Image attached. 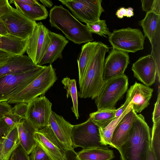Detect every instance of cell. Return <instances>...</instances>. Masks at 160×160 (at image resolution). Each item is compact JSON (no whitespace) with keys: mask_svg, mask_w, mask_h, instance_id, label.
<instances>
[{"mask_svg":"<svg viewBox=\"0 0 160 160\" xmlns=\"http://www.w3.org/2000/svg\"><path fill=\"white\" fill-rule=\"evenodd\" d=\"M151 138L150 129L144 117L137 114L127 140L118 149L121 160H147Z\"/></svg>","mask_w":160,"mask_h":160,"instance_id":"1","label":"cell"},{"mask_svg":"<svg viewBox=\"0 0 160 160\" xmlns=\"http://www.w3.org/2000/svg\"><path fill=\"white\" fill-rule=\"evenodd\" d=\"M49 16L51 26L61 31L66 38L74 43L81 44L94 40L87 25L80 22L62 5L54 6Z\"/></svg>","mask_w":160,"mask_h":160,"instance_id":"2","label":"cell"},{"mask_svg":"<svg viewBox=\"0 0 160 160\" xmlns=\"http://www.w3.org/2000/svg\"><path fill=\"white\" fill-rule=\"evenodd\" d=\"M109 48L98 42L91 56L86 73L78 93L82 98L94 99L98 94L104 82L103 73L105 55Z\"/></svg>","mask_w":160,"mask_h":160,"instance_id":"3","label":"cell"},{"mask_svg":"<svg viewBox=\"0 0 160 160\" xmlns=\"http://www.w3.org/2000/svg\"><path fill=\"white\" fill-rule=\"evenodd\" d=\"M57 79L55 69L52 64H49L28 86L7 102L10 103H28L39 96L44 95Z\"/></svg>","mask_w":160,"mask_h":160,"instance_id":"4","label":"cell"},{"mask_svg":"<svg viewBox=\"0 0 160 160\" xmlns=\"http://www.w3.org/2000/svg\"><path fill=\"white\" fill-rule=\"evenodd\" d=\"M128 85V78L124 74L105 81L95 98L98 110L115 108L117 102L127 91Z\"/></svg>","mask_w":160,"mask_h":160,"instance_id":"5","label":"cell"},{"mask_svg":"<svg viewBox=\"0 0 160 160\" xmlns=\"http://www.w3.org/2000/svg\"><path fill=\"white\" fill-rule=\"evenodd\" d=\"M41 66L23 73L6 75L0 78V102H8L25 88L46 68Z\"/></svg>","mask_w":160,"mask_h":160,"instance_id":"6","label":"cell"},{"mask_svg":"<svg viewBox=\"0 0 160 160\" xmlns=\"http://www.w3.org/2000/svg\"><path fill=\"white\" fill-rule=\"evenodd\" d=\"M145 37L140 29L128 27L113 30L108 36V41L113 48L135 52L143 49Z\"/></svg>","mask_w":160,"mask_h":160,"instance_id":"7","label":"cell"},{"mask_svg":"<svg viewBox=\"0 0 160 160\" xmlns=\"http://www.w3.org/2000/svg\"><path fill=\"white\" fill-rule=\"evenodd\" d=\"M71 11L79 21L90 24L100 20L105 11L101 6L102 0H59Z\"/></svg>","mask_w":160,"mask_h":160,"instance_id":"8","label":"cell"},{"mask_svg":"<svg viewBox=\"0 0 160 160\" xmlns=\"http://www.w3.org/2000/svg\"><path fill=\"white\" fill-rule=\"evenodd\" d=\"M0 20L4 24L8 34L23 39H27L37 24L12 6L9 11Z\"/></svg>","mask_w":160,"mask_h":160,"instance_id":"9","label":"cell"},{"mask_svg":"<svg viewBox=\"0 0 160 160\" xmlns=\"http://www.w3.org/2000/svg\"><path fill=\"white\" fill-rule=\"evenodd\" d=\"M73 148L82 149L105 146L100 142L99 128L89 117L85 122L73 125L72 132Z\"/></svg>","mask_w":160,"mask_h":160,"instance_id":"10","label":"cell"},{"mask_svg":"<svg viewBox=\"0 0 160 160\" xmlns=\"http://www.w3.org/2000/svg\"><path fill=\"white\" fill-rule=\"evenodd\" d=\"M126 100L120 108L117 110L115 118L120 117L129 104L137 113H140L149 104L153 89L149 87L136 82L127 90Z\"/></svg>","mask_w":160,"mask_h":160,"instance_id":"11","label":"cell"},{"mask_svg":"<svg viewBox=\"0 0 160 160\" xmlns=\"http://www.w3.org/2000/svg\"><path fill=\"white\" fill-rule=\"evenodd\" d=\"M49 31L42 22H38L28 38L26 52L36 64L40 62L50 43Z\"/></svg>","mask_w":160,"mask_h":160,"instance_id":"12","label":"cell"},{"mask_svg":"<svg viewBox=\"0 0 160 160\" xmlns=\"http://www.w3.org/2000/svg\"><path fill=\"white\" fill-rule=\"evenodd\" d=\"M28 103L26 118L37 130L49 125L52 103L44 96L38 97Z\"/></svg>","mask_w":160,"mask_h":160,"instance_id":"13","label":"cell"},{"mask_svg":"<svg viewBox=\"0 0 160 160\" xmlns=\"http://www.w3.org/2000/svg\"><path fill=\"white\" fill-rule=\"evenodd\" d=\"M34 138L37 145L41 148L52 160H64L65 150L50 126L37 130Z\"/></svg>","mask_w":160,"mask_h":160,"instance_id":"14","label":"cell"},{"mask_svg":"<svg viewBox=\"0 0 160 160\" xmlns=\"http://www.w3.org/2000/svg\"><path fill=\"white\" fill-rule=\"evenodd\" d=\"M129 62L128 53L112 48L105 60L102 76L103 80L124 74Z\"/></svg>","mask_w":160,"mask_h":160,"instance_id":"15","label":"cell"},{"mask_svg":"<svg viewBox=\"0 0 160 160\" xmlns=\"http://www.w3.org/2000/svg\"><path fill=\"white\" fill-rule=\"evenodd\" d=\"M132 69L134 76L144 85L149 87L155 82L157 68L152 54L140 58L133 64Z\"/></svg>","mask_w":160,"mask_h":160,"instance_id":"16","label":"cell"},{"mask_svg":"<svg viewBox=\"0 0 160 160\" xmlns=\"http://www.w3.org/2000/svg\"><path fill=\"white\" fill-rule=\"evenodd\" d=\"M49 125L65 150L74 149L71 138L73 125L52 111Z\"/></svg>","mask_w":160,"mask_h":160,"instance_id":"17","label":"cell"},{"mask_svg":"<svg viewBox=\"0 0 160 160\" xmlns=\"http://www.w3.org/2000/svg\"><path fill=\"white\" fill-rule=\"evenodd\" d=\"M40 66L35 64L26 55H13L0 65V78L6 75L23 73Z\"/></svg>","mask_w":160,"mask_h":160,"instance_id":"18","label":"cell"},{"mask_svg":"<svg viewBox=\"0 0 160 160\" xmlns=\"http://www.w3.org/2000/svg\"><path fill=\"white\" fill-rule=\"evenodd\" d=\"M50 41L45 53L38 65L52 64L58 58H62V52L68 43L66 38L59 34L49 31Z\"/></svg>","mask_w":160,"mask_h":160,"instance_id":"19","label":"cell"},{"mask_svg":"<svg viewBox=\"0 0 160 160\" xmlns=\"http://www.w3.org/2000/svg\"><path fill=\"white\" fill-rule=\"evenodd\" d=\"M137 114L132 108L122 118L113 132L111 147L118 149L127 141Z\"/></svg>","mask_w":160,"mask_h":160,"instance_id":"20","label":"cell"},{"mask_svg":"<svg viewBox=\"0 0 160 160\" xmlns=\"http://www.w3.org/2000/svg\"><path fill=\"white\" fill-rule=\"evenodd\" d=\"M17 127L19 143L29 155L37 145L34 136L37 130L26 118L22 119Z\"/></svg>","mask_w":160,"mask_h":160,"instance_id":"21","label":"cell"},{"mask_svg":"<svg viewBox=\"0 0 160 160\" xmlns=\"http://www.w3.org/2000/svg\"><path fill=\"white\" fill-rule=\"evenodd\" d=\"M9 3H13L16 9L25 16L32 21L46 19L48 12L46 8L39 2L34 5H29L19 0H11Z\"/></svg>","mask_w":160,"mask_h":160,"instance_id":"22","label":"cell"},{"mask_svg":"<svg viewBox=\"0 0 160 160\" xmlns=\"http://www.w3.org/2000/svg\"><path fill=\"white\" fill-rule=\"evenodd\" d=\"M28 39L23 40L9 34L0 35V50L13 55H23Z\"/></svg>","mask_w":160,"mask_h":160,"instance_id":"23","label":"cell"},{"mask_svg":"<svg viewBox=\"0 0 160 160\" xmlns=\"http://www.w3.org/2000/svg\"><path fill=\"white\" fill-rule=\"evenodd\" d=\"M160 15L150 12H146L144 19L139 22L143 29L145 37L152 45L156 33L159 30Z\"/></svg>","mask_w":160,"mask_h":160,"instance_id":"24","label":"cell"},{"mask_svg":"<svg viewBox=\"0 0 160 160\" xmlns=\"http://www.w3.org/2000/svg\"><path fill=\"white\" fill-rule=\"evenodd\" d=\"M97 42L96 41L89 42L82 47L77 59L79 86L81 85L85 77L91 56Z\"/></svg>","mask_w":160,"mask_h":160,"instance_id":"25","label":"cell"},{"mask_svg":"<svg viewBox=\"0 0 160 160\" xmlns=\"http://www.w3.org/2000/svg\"><path fill=\"white\" fill-rule=\"evenodd\" d=\"M106 146L82 149L77 153L80 160H111L115 156Z\"/></svg>","mask_w":160,"mask_h":160,"instance_id":"26","label":"cell"},{"mask_svg":"<svg viewBox=\"0 0 160 160\" xmlns=\"http://www.w3.org/2000/svg\"><path fill=\"white\" fill-rule=\"evenodd\" d=\"M17 126L10 129L0 146V158L6 160L19 144Z\"/></svg>","mask_w":160,"mask_h":160,"instance_id":"27","label":"cell"},{"mask_svg":"<svg viewBox=\"0 0 160 160\" xmlns=\"http://www.w3.org/2000/svg\"><path fill=\"white\" fill-rule=\"evenodd\" d=\"M117 109H103L91 113L89 118L99 128H104L115 119Z\"/></svg>","mask_w":160,"mask_h":160,"instance_id":"28","label":"cell"},{"mask_svg":"<svg viewBox=\"0 0 160 160\" xmlns=\"http://www.w3.org/2000/svg\"><path fill=\"white\" fill-rule=\"evenodd\" d=\"M61 82L64 85V88L66 90L67 98L70 96L71 97L73 103L72 107L71 108L72 111L74 114L76 119H78L79 115L78 111V95L76 80L67 77L63 78Z\"/></svg>","mask_w":160,"mask_h":160,"instance_id":"29","label":"cell"},{"mask_svg":"<svg viewBox=\"0 0 160 160\" xmlns=\"http://www.w3.org/2000/svg\"><path fill=\"white\" fill-rule=\"evenodd\" d=\"M132 108V105L129 104L121 115L113 120L107 127L104 128H99L100 142L104 146L111 145V139L113 132L117 125L124 116Z\"/></svg>","mask_w":160,"mask_h":160,"instance_id":"30","label":"cell"},{"mask_svg":"<svg viewBox=\"0 0 160 160\" xmlns=\"http://www.w3.org/2000/svg\"><path fill=\"white\" fill-rule=\"evenodd\" d=\"M150 145L157 160H160V120L153 123Z\"/></svg>","mask_w":160,"mask_h":160,"instance_id":"31","label":"cell"},{"mask_svg":"<svg viewBox=\"0 0 160 160\" xmlns=\"http://www.w3.org/2000/svg\"><path fill=\"white\" fill-rule=\"evenodd\" d=\"M88 29L92 33L96 34L101 36L107 37L111 34L107 27L105 20H99L90 24H86Z\"/></svg>","mask_w":160,"mask_h":160,"instance_id":"32","label":"cell"},{"mask_svg":"<svg viewBox=\"0 0 160 160\" xmlns=\"http://www.w3.org/2000/svg\"><path fill=\"white\" fill-rule=\"evenodd\" d=\"M29 155L19 144L6 160H30Z\"/></svg>","mask_w":160,"mask_h":160,"instance_id":"33","label":"cell"},{"mask_svg":"<svg viewBox=\"0 0 160 160\" xmlns=\"http://www.w3.org/2000/svg\"><path fill=\"white\" fill-rule=\"evenodd\" d=\"M2 118L10 129L16 126L23 119L13 114L11 111L5 114L2 117Z\"/></svg>","mask_w":160,"mask_h":160,"instance_id":"34","label":"cell"},{"mask_svg":"<svg viewBox=\"0 0 160 160\" xmlns=\"http://www.w3.org/2000/svg\"><path fill=\"white\" fill-rule=\"evenodd\" d=\"M28 108V103L21 102L16 103L11 111L13 114L19 116L22 119L26 118Z\"/></svg>","mask_w":160,"mask_h":160,"instance_id":"35","label":"cell"},{"mask_svg":"<svg viewBox=\"0 0 160 160\" xmlns=\"http://www.w3.org/2000/svg\"><path fill=\"white\" fill-rule=\"evenodd\" d=\"M30 154V160H41L47 156L45 152L37 145Z\"/></svg>","mask_w":160,"mask_h":160,"instance_id":"36","label":"cell"},{"mask_svg":"<svg viewBox=\"0 0 160 160\" xmlns=\"http://www.w3.org/2000/svg\"><path fill=\"white\" fill-rule=\"evenodd\" d=\"M152 121L156 122L160 120V88L159 86L158 98L155 104L154 108L152 113Z\"/></svg>","mask_w":160,"mask_h":160,"instance_id":"37","label":"cell"},{"mask_svg":"<svg viewBox=\"0 0 160 160\" xmlns=\"http://www.w3.org/2000/svg\"><path fill=\"white\" fill-rule=\"evenodd\" d=\"M10 129L2 118H0V142H2Z\"/></svg>","mask_w":160,"mask_h":160,"instance_id":"38","label":"cell"},{"mask_svg":"<svg viewBox=\"0 0 160 160\" xmlns=\"http://www.w3.org/2000/svg\"><path fill=\"white\" fill-rule=\"evenodd\" d=\"M11 7L8 0H0V18L8 12Z\"/></svg>","mask_w":160,"mask_h":160,"instance_id":"39","label":"cell"},{"mask_svg":"<svg viewBox=\"0 0 160 160\" xmlns=\"http://www.w3.org/2000/svg\"><path fill=\"white\" fill-rule=\"evenodd\" d=\"M142 8L143 11L146 12H152L154 6L155 0H141Z\"/></svg>","mask_w":160,"mask_h":160,"instance_id":"40","label":"cell"},{"mask_svg":"<svg viewBox=\"0 0 160 160\" xmlns=\"http://www.w3.org/2000/svg\"><path fill=\"white\" fill-rule=\"evenodd\" d=\"M12 108L7 102H0V118L11 111Z\"/></svg>","mask_w":160,"mask_h":160,"instance_id":"41","label":"cell"},{"mask_svg":"<svg viewBox=\"0 0 160 160\" xmlns=\"http://www.w3.org/2000/svg\"><path fill=\"white\" fill-rule=\"evenodd\" d=\"M65 158L64 160H80L74 149L65 150Z\"/></svg>","mask_w":160,"mask_h":160,"instance_id":"42","label":"cell"},{"mask_svg":"<svg viewBox=\"0 0 160 160\" xmlns=\"http://www.w3.org/2000/svg\"><path fill=\"white\" fill-rule=\"evenodd\" d=\"M14 55L0 50V65L4 64L10 57Z\"/></svg>","mask_w":160,"mask_h":160,"instance_id":"43","label":"cell"},{"mask_svg":"<svg viewBox=\"0 0 160 160\" xmlns=\"http://www.w3.org/2000/svg\"><path fill=\"white\" fill-rule=\"evenodd\" d=\"M127 12V8L122 7L117 10L116 15L118 18L121 19L123 18L124 16H126Z\"/></svg>","mask_w":160,"mask_h":160,"instance_id":"44","label":"cell"},{"mask_svg":"<svg viewBox=\"0 0 160 160\" xmlns=\"http://www.w3.org/2000/svg\"><path fill=\"white\" fill-rule=\"evenodd\" d=\"M39 1L42 3L43 6L45 7L50 8L53 5L52 1L49 0H39Z\"/></svg>","mask_w":160,"mask_h":160,"instance_id":"45","label":"cell"},{"mask_svg":"<svg viewBox=\"0 0 160 160\" xmlns=\"http://www.w3.org/2000/svg\"><path fill=\"white\" fill-rule=\"evenodd\" d=\"M20 1L24 3L29 5H34L39 3L37 0H19Z\"/></svg>","mask_w":160,"mask_h":160,"instance_id":"46","label":"cell"},{"mask_svg":"<svg viewBox=\"0 0 160 160\" xmlns=\"http://www.w3.org/2000/svg\"><path fill=\"white\" fill-rule=\"evenodd\" d=\"M8 34L5 26L0 20V35H3Z\"/></svg>","mask_w":160,"mask_h":160,"instance_id":"47","label":"cell"},{"mask_svg":"<svg viewBox=\"0 0 160 160\" xmlns=\"http://www.w3.org/2000/svg\"><path fill=\"white\" fill-rule=\"evenodd\" d=\"M147 160H157L151 148L148 152Z\"/></svg>","mask_w":160,"mask_h":160,"instance_id":"48","label":"cell"},{"mask_svg":"<svg viewBox=\"0 0 160 160\" xmlns=\"http://www.w3.org/2000/svg\"><path fill=\"white\" fill-rule=\"evenodd\" d=\"M127 13L126 16L128 18H130L134 15L133 9L131 7H129L127 8Z\"/></svg>","mask_w":160,"mask_h":160,"instance_id":"49","label":"cell"},{"mask_svg":"<svg viewBox=\"0 0 160 160\" xmlns=\"http://www.w3.org/2000/svg\"><path fill=\"white\" fill-rule=\"evenodd\" d=\"M41 160H52L48 156H47L45 157Z\"/></svg>","mask_w":160,"mask_h":160,"instance_id":"50","label":"cell"},{"mask_svg":"<svg viewBox=\"0 0 160 160\" xmlns=\"http://www.w3.org/2000/svg\"><path fill=\"white\" fill-rule=\"evenodd\" d=\"M1 142H0V145L1 144Z\"/></svg>","mask_w":160,"mask_h":160,"instance_id":"51","label":"cell"}]
</instances>
